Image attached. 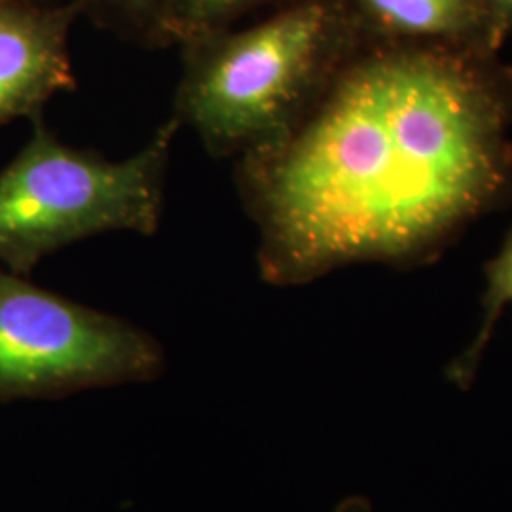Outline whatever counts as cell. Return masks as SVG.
<instances>
[{"instance_id": "cell-1", "label": "cell", "mask_w": 512, "mask_h": 512, "mask_svg": "<svg viewBox=\"0 0 512 512\" xmlns=\"http://www.w3.org/2000/svg\"><path fill=\"white\" fill-rule=\"evenodd\" d=\"M512 69L475 46L363 40L283 139L239 158L260 277L412 266L512 177Z\"/></svg>"}, {"instance_id": "cell-2", "label": "cell", "mask_w": 512, "mask_h": 512, "mask_svg": "<svg viewBox=\"0 0 512 512\" xmlns=\"http://www.w3.org/2000/svg\"><path fill=\"white\" fill-rule=\"evenodd\" d=\"M361 42L344 0H287L181 46L171 116L211 156L239 160L283 139Z\"/></svg>"}, {"instance_id": "cell-3", "label": "cell", "mask_w": 512, "mask_h": 512, "mask_svg": "<svg viewBox=\"0 0 512 512\" xmlns=\"http://www.w3.org/2000/svg\"><path fill=\"white\" fill-rule=\"evenodd\" d=\"M0 169V268L31 274L46 256L109 232L152 236L160 228L173 139L169 116L145 147L112 162L69 147L42 120Z\"/></svg>"}, {"instance_id": "cell-4", "label": "cell", "mask_w": 512, "mask_h": 512, "mask_svg": "<svg viewBox=\"0 0 512 512\" xmlns=\"http://www.w3.org/2000/svg\"><path fill=\"white\" fill-rule=\"evenodd\" d=\"M164 346L145 329L0 268V404L148 384Z\"/></svg>"}, {"instance_id": "cell-5", "label": "cell", "mask_w": 512, "mask_h": 512, "mask_svg": "<svg viewBox=\"0 0 512 512\" xmlns=\"http://www.w3.org/2000/svg\"><path fill=\"white\" fill-rule=\"evenodd\" d=\"M80 16L71 0L0 2V126L76 88L69 38Z\"/></svg>"}, {"instance_id": "cell-6", "label": "cell", "mask_w": 512, "mask_h": 512, "mask_svg": "<svg viewBox=\"0 0 512 512\" xmlns=\"http://www.w3.org/2000/svg\"><path fill=\"white\" fill-rule=\"evenodd\" d=\"M363 40L475 46L494 52L478 0H344Z\"/></svg>"}, {"instance_id": "cell-7", "label": "cell", "mask_w": 512, "mask_h": 512, "mask_svg": "<svg viewBox=\"0 0 512 512\" xmlns=\"http://www.w3.org/2000/svg\"><path fill=\"white\" fill-rule=\"evenodd\" d=\"M484 279L486 287L480 298L482 311L475 336L444 372L446 380L456 385L459 391H467L475 384L486 349L492 342L495 325L505 310L512 306V228L497 255L486 264Z\"/></svg>"}, {"instance_id": "cell-8", "label": "cell", "mask_w": 512, "mask_h": 512, "mask_svg": "<svg viewBox=\"0 0 512 512\" xmlns=\"http://www.w3.org/2000/svg\"><path fill=\"white\" fill-rule=\"evenodd\" d=\"M287 0H165V44L184 46L198 38L236 27L260 8Z\"/></svg>"}, {"instance_id": "cell-9", "label": "cell", "mask_w": 512, "mask_h": 512, "mask_svg": "<svg viewBox=\"0 0 512 512\" xmlns=\"http://www.w3.org/2000/svg\"><path fill=\"white\" fill-rule=\"evenodd\" d=\"M82 16L145 46H167L164 37L165 0H71Z\"/></svg>"}, {"instance_id": "cell-10", "label": "cell", "mask_w": 512, "mask_h": 512, "mask_svg": "<svg viewBox=\"0 0 512 512\" xmlns=\"http://www.w3.org/2000/svg\"><path fill=\"white\" fill-rule=\"evenodd\" d=\"M492 33V46L495 52L512 33V0H478Z\"/></svg>"}, {"instance_id": "cell-11", "label": "cell", "mask_w": 512, "mask_h": 512, "mask_svg": "<svg viewBox=\"0 0 512 512\" xmlns=\"http://www.w3.org/2000/svg\"><path fill=\"white\" fill-rule=\"evenodd\" d=\"M334 512H374V507L365 495H346L338 501Z\"/></svg>"}, {"instance_id": "cell-12", "label": "cell", "mask_w": 512, "mask_h": 512, "mask_svg": "<svg viewBox=\"0 0 512 512\" xmlns=\"http://www.w3.org/2000/svg\"><path fill=\"white\" fill-rule=\"evenodd\" d=\"M0 2H59V0H0Z\"/></svg>"}]
</instances>
